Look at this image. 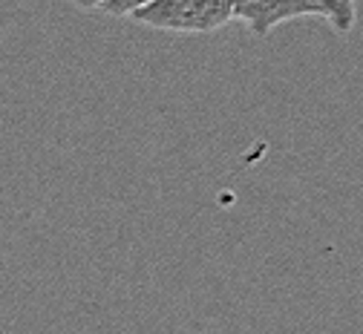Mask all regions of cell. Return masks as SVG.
I'll use <instances>...</instances> for the list:
<instances>
[{"mask_svg": "<svg viewBox=\"0 0 363 334\" xmlns=\"http://www.w3.org/2000/svg\"><path fill=\"white\" fill-rule=\"evenodd\" d=\"M231 9L234 21L245 23L248 32H254L257 38L268 35L280 23L317 15L311 0H231Z\"/></svg>", "mask_w": 363, "mask_h": 334, "instance_id": "7a4b0ae2", "label": "cell"}, {"mask_svg": "<svg viewBox=\"0 0 363 334\" xmlns=\"http://www.w3.org/2000/svg\"><path fill=\"white\" fill-rule=\"evenodd\" d=\"M153 4V0H104V12L113 15V18H130L133 12H139L142 6Z\"/></svg>", "mask_w": 363, "mask_h": 334, "instance_id": "277c9868", "label": "cell"}, {"mask_svg": "<svg viewBox=\"0 0 363 334\" xmlns=\"http://www.w3.org/2000/svg\"><path fill=\"white\" fill-rule=\"evenodd\" d=\"M317 18H326L329 26L340 35H349L357 23V6L354 0H311Z\"/></svg>", "mask_w": 363, "mask_h": 334, "instance_id": "3957f363", "label": "cell"}, {"mask_svg": "<svg viewBox=\"0 0 363 334\" xmlns=\"http://www.w3.org/2000/svg\"><path fill=\"white\" fill-rule=\"evenodd\" d=\"M72 4L78 9H84V12H93V9H101L104 6V0H72Z\"/></svg>", "mask_w": 363, "mask_h": 334, "instance_id": "5b68a950", "label": "cell"}, {"mask_svg": "<svg viewBox=\"0 0 363 334\" xmlns=\"http://www.w3.org/2000/svg\"><path fill=\"white\" fill-rule=\"evenodd\" d=\"M130 18L159 32L211 35L234 21V9L231 0H153Z\"/></svg>", "mask_w": 363, "mask_h": 334, "instance_id": "6da1fadb", "label": "cell"}]
</instances>
